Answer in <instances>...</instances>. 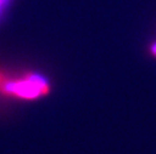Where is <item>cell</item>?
<instances>
[{
    "label": "cell",
    "mask_w": 156,
    "mask_h": 154,
    "mask_svg": "<svg viewBox=\"0 0 156 154\" xmlns=\"http://www.w3.org/2000/svg\"><path fill=\"white\" fill-rule=\"evenodd\" d=\"M50 90L48 81L41 78L40 75H28L26 78L10 81L5 86V91L15 95L20 98L24 99H33L38 98Z\"/></svg>",
    "instance_id": "obj_1"
},
{
    "label": "cell",
    "mask_w": 156,
    "mask_h": 154,
    "mask_svg": "<svg viewBox=\"0 0 156 154\" xmlns=\"http://www.w3.org/2000/svg\"><path fill=\"white\" fill-rule=\"evenodd\" d=\"M9 4H10V0H0V15H1L2 11L7 7Z\"/></svg>",
    "instance_id": "obj_2"
}]
</instances>
